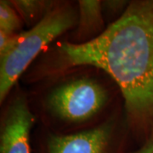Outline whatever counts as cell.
I'll return each instance as SVG.
<instances>
[{"mask_svg": "<svg viewBox=\"0 0 153 153\" xmlns=\"http://www.w3.org/2000/svg\"><path fill=\"white\" fill-rule=\"evenodd\" d=\"M78 66L108 74L120 88L130 137L138 146L153 137V0H131L125 14L84 44L56 40L22 76L33 85Z\"/></svg>", "mask_w": 153, "mask_h": 153, "instance_id": "6da1fadb", "label": "cell"}, {"mask_svg": "<svg viewBox=\"0 0 153 153\" xmlns=\"http://www.w3.org/2000/svg\"><path fill=\"white\" fill-rule=\"evenodd\" d=\"M27 91L38 124L61 134L94 128L124 108L116 82L92 66L63 71L30 85Z\"/></svg>", "mask_w": 153, "mask_h": 153, "instance_id": "7a4b0ae2", "label": "cell"}, {"mask_svg": "<svg viewBox=\"0 0 153 153\" xmlns=\"http://www.w3.org/2000/svg\"><path fill=\"white\" fill-rule=\"evenodd\" d=\"M77 17V1L60 0L42 22L20 33L16 47L0 57V105L33 62L54 42L74 29Z\"/></svg>", "mask_w": 153, "mask_h": 153, "instance_id": "3957f363", "label": "cell"}, {"mask_svg": "<svg viewBox=\"0 0 153 153\" xmlns=\"http://www.w3.org/2000/svg\"><path fill=\"white\" fill-rule=\"evenodd\" d=\"M32 140L37 153H127L131 137L123 108L100 125L69 134L37 123Z\"/></svg>", "mask_w": 153, "mask_h": 153, "instance_id": "277c9868", "label": "cell"}, {"mask_svg": "<svg viewBox=\"0 0 153 153\" xmlns=\"http://www.w3.org/2000/svg\"><path fill=\"white\" fill-rule=\"evenodd\" d=\"M37 123L27 91L18 82L1 104L0 153H32V135Z\"/></svg>", "mask_w": 153, "mask_h": 153, "instance_id": "5b68a950", "label": "cell"}, {"mask_svg": "<svg viewBox=\"0 0 153 153\" xmlns=\"http://www.w3.org/2000/svg\"><path fill=\"white\" fill-rule=\"evenodd\" d=\"M76 27L64 38L73 44H84L99 38L107 28L101 0H78Z\"/></svg>", "mask_w": 153, "mask_h": 153, "instance_id": "8992f818", "label": "cell"}, {"mask_svg": "<svg viewBox=\"0 0 153 153\" xmlns=\"http://www.w3.org/2000/svg\"><path fill=\"white\" fill-rule=\"evenodd\" d=\"M60 0H10L25 27L29 29L38 25L59 4Z\"/></svg>", "mask_w": 153, "mask_h": 153, "instance_id": "52a82bcc", "label": "cell"}, {"mask_svg": "<svg viewBox=\"0 0 153 153\" xmlns=\"http://www.w3.org/2000/svg\"><path fill=\"white\" fill-rule=\"evenodd\" d=\"M25 24L10 0L0 1V30L17 33L24 31Z\"/></svg>", "mask_w": 153, "mask_h": 153, "instance_id": "ba28073f", "label": "cell"}, {"mask_svg": "<svg viewBox=\"0 0 153 153\" xmlns=\"http://www.w3.org/2000/svg\"><path fill=\"white\" fill-rule=\"evenodd\" d=\"M131 0H101V9L107 27L118 21L128 10Z\"/></svg>", "mask_w": 153, "mask_h": 153, "instance_id": "9c48e42d", "label": "cell"}, {"mask_svg": "<svg viewBox=\"0 0 153 153\" xmlns=\"http://www.w3.org/2000/svg\"><path fill=\"white\" fill-rule=\"evenodd\" d=\"M20 33H8L0 30V57L9 54L16 45Z\"/></svg>", "mask_w": 153, "mask_h": 153, "instance_id": "30bf717a", "label": "cell"}, {"mask_svg": "<svg viewBox=\"0 0 153 153\" xmlns=\"http://www.w3.org/2000/svg\"><path fill=\"white\" fill-rule=\"evenodd\" d=\"M127 153H153V137L135 150Z\"/></svg>", "mask_w": 153, "mask_h": 153, "instance_id": "8fae6325", "label": "cell"}]
</instances>
